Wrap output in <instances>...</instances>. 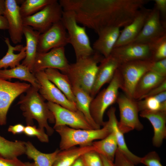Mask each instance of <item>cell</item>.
Masks as SVG:
<instances>
[{
	"label": "cell",
	"instance_id": "obj_1",
	"mask_svg": "<svg viewBox=\"0 0 166 166\" xmlns=\"http://www.w3.org/2000/svg\"><path fill=\"white\" fill-rule=\"evenodd\" d=\"M38 91L31 85L25 95H21L17 104L20 106L27 125H34L33 120H35L38 122V128L43 131H45V129L48 135L50 136L54 129L49 126L48 122L54 123V117Z\"/></svg>",
	"mask_w": 166,
	"mask_h": 166
},
{
	"label": "cell",
	"instance_id": "obj_2",
	"mask_svg": "<svg viewBox=\"0 0 166 166\" xmlns=\"http://www.w3.org/2000/svg\"><path fill=\"white\" fill-rule=\"evenodd\" d=\"M104 57L95 52L92 55L76 59L69 64L64 74L69 77L72 85H77L90 94L98 68V64Z\"/></svg>",
	"mask_w": 166,
	"mask_h": 166
},
{
	"label": "cell",
	"instance_id": "obj_3",
	"mask_svg": "<svg viewBox=\"0 0 166 166\" xmlns=\"http://www.w3.org/2000/svg\"><path fill=\"white\" fill-rule=\"evenodd\" d=\"M103 127L97 129H84L62 125L53 128L60 136L59 147L60 150H63L77 145H91L95 140L104 138L112 131L106 121Z\"/></svg>",
	"mask_w": 166,
	"mask_h": 166
},
{
	"label": "cell",
	"instance_id": "obj_4",
	"mask_svg": "<svg viewBox=\"0 0 166 166\" xmlns=\"http://www.w3.org/2000/svg\"><path fill=\"white\" fill-rule=\"evenodd\" d=\"M61 21L67 31L69 44L74 49L76 59L90 56L95 52L86 28L78 25L73 11L63 10Z\"/></svg>",
	"mask_w": 166,
	"mask_h": 166
},
{
	"label": "cell",
	"instance_id": "obj_5",
	"mask_svg": "<svg viewBox=\"0 0 166 166\" xmlns=\"http://www.w3.org/2000/svg\"><path fill=\"white\" fill-rule=\"evenodd\" d=\"M121 84V77L117 69L108 86L92 100L90 105L91 115L95 123L100 126H103L104 124L103 117L106 110L116 102Z\"/></svg>",
	"mask_w": 166,
	"mask_h": 166
},
{
	"label": "cell",
	"instance_id": "obj_6",
	"mask_svg": "<svg viewBox=\"0 0 166 166\" xmlns=\"http://www.w3.org/2000/svg\"><path fill=\"white\" fill-rule=\"evenodd\" d=\"M153 62L149 60H137L120 65L118 69L121 78V89L124 94L133 98L136 84L141 77L150 70Z\"/></svg>",
	"mask_w": 166,
	"mask_h": 166
},
{
	"label": "cell",
	"instance_id": "obj_7",
	"mask_svg": "<svg viewBox=\"0 0 166 166\" xmlns=\"http://www.w3.org/2000/svg\"><path fill=\"white\" fill-rule=\"evenodd\" d=\"M116 102L120 111L118 126L121 131L124 134L134 129L142 130L144 126L139 118L137 101L124 93L119 94Z\"/></svg>",
	"mask_w": 166,
	"mask_h": 166
},
{
	"label": "cell",
	"instance_id": "obj_8",
	"mask_svg": "<svg viewBox=\"0 0 166 166\" xmlns=\"http://www.w3.org/2000/svg\"><path fill=\"white\" fill-rule=\"evenodd\" d=\"M63 11L58 1L54 0L35 14L23 18L24 25L42 33L53 24L61 21Z\"/></svg>",
	"mask_w": 166,
	"mask_h": 166
},
{
	"label": "cell",
	"instance_id": "obj_9",
	"mask_svg": "<svg viewBox=\"0 0 166 166\" xmlns=\"http://www.w3.org/2000/svg\"><path fill=\"white\" fill-rule=\"evenodd\" d=\"M31 86L27 83L11 82L0 77V125L6 124L7 113L13 101Z\"/></svg>",
	"mask_w": 166,
	"mask_h": 166
},
{
	"label": "cell",
	"instance_id": "obj_10",
	"mask_svg": "<svg viewBox=\"0 0 166 166\" xmlns=\"http://www.w3.org/2000/svg\"><path fill=\"white\" fill-rule=\"evenodd\" d=\"M47 104L54 117L53 128L65 125L75 129H93L83 114L78 110H71L49 101Z\"/></svg>",
	"mask_w": 166,
	"mask_h": 166
},
{
	"label": "cell",
	"instance_id": "obj_11",
	"mask_svg": "<svg viewBox=\"0 0 166 166\" xmlns=\"http://www.w3.org/2000/svg\"><path fill=\"white\" fill-rule=\"evenodd\" d=\"M69 64L66 57L65 47L53 49L44 53L37 52L31 73L49 68L56 69L64 73Z\"/></svg>",
	"mask_w": 166,
	"mask_h": 166
},
{
	"label": "cell",
	"instance_id": "obj_12",
	"mask_svg": "<svg viewBox=\"0 0 166 166\" xmlns=\"http://www.w3.org/2000/svg\"><path fill=\"white\" fill-rule=\"evenodd\" d=\"M69 44L68 35L61 21L53 24L39 35L37 51L47 52L56 48L65 47Z\"/></svg>",
	"mask_w": 166,
	"mask_h": 166
},
{
	"label": "cell",
	"instance_id": "obj_13",
	"mask_svg": "<svg viewBox=\"0 0 166 166\" xmlns=\"http://www.w3.org/2000/svg\"><path fill=\"white\" fill-rule=\"evenodd\" d=\"M160 17L155 7L152 9L140 34L132 42L149 43L166 35V21Z\"/></svg>",
	"mask_w": 166,
	"mask_h": 166
},
{
	"label": "cell",
	"instance_id": "obj_14",
	"mask_svg": "<svg viewBox=\"0 0 166 166\" xmlns=\"http://www.w3.org/2000/svg\"><path fill=\"white\" fill-rule=\"evenodd\" d=\"M40 85L39 93L45 100L58 104L71 110H77L75 103L69 101L65 95L47 78L44 70L34 74Z\"/></svg>",
	"mask_w": 166,
	"mask_h": 166
},
{
	"label": "cell",
	"instance_id": "obj_15",
	"mask_svg": "<svg viewBox=\"0 0 166 166\" xmlns=\"http://www.w3.org/2000/svg\"><path fill=\"white\" fill-rule=\"evenodd\" d=\"M111 54L121 64L137 60L151 61L152 52L149 43L131 42L114 48Z\"/></svg>",
	"mask_w": 166,
	"mask_h": 166
},
{
	"label": "cell",
	"instance_id": "obj_16",
	"mask_svg": "<svg viewBox=\"0 0 166 166\" xmlns=\"http://www.w3.org/2000/svg\"><path fill=\"white\" fill-rule=\"evenodd\" d=\"M5 2L3 15L8 22V30L10 39L12 42L16 44L21 42L23 35V18L16 0H5Z\"/></svg>",
	"mask_w": 166,
	"mask_h": 166
},
{
	"label": "cell",
	"instance_id": "obj_17",
	"mask_svg": "<svg viewBox=\"0 0 166 166\" xmlns=\"http://www.w3.org/2000/svg\"><path fill=\"white\" fill-rule=\"evenodd\" d=\"M120 64L111 54L104 57L100 63L94 84L90 93L93 98L101 88L105 84L109 83Z\"/></svg>",
	"mask_w": 166,
	"mask_h": 166
},
{
	"label": "cell",
	"instance_id": "obj_18",
	"mask_svg": "<svg viewBox=\"0 0 166 166\" xmlns=\"http://www.w3.org/2000/svg\"><path fill=\"white\" fill-rule=\"evenodd\" d=\"M152 9L144 7L133 21L124 27L120 33L114 48L132 42L140 34Z\"/></svg>",
	"mask_w": 166,
	"mask_h": 166
},
{
	"label": "cell",
	"instance_id": "obj_19",
	"mask_svg": "<svg viewBox=\"0 0 166 166\" xmlns=\"http://www.w3.org/2000/svg\"><path fill=\"white\" fill-rule=\"evenodd\" d=\"M140 113V116L148 119L153 126V145L157 148L160 147L166 137V111L144 110Z\"/></svg>",
	"mask_w": 166,
	"mask_h": 166
},
{
	"label": "cell",
	"instance_id": "obj_20",
	"mask_svg": "<svg viewBox=\"0 0 166 166\" xmlns=\"http://www.w3.org/2000/svg\"><path fill=\"white\" fill-rule=\"evenodd\" d=\"M120 33V28L108 27L99 31L98 38L94 42L92 48L95 52L100 54L104 57L111 53Z\"/></svg>",
	"mask_w": 166,
	"mask_h": 166
},
{
	"label": "cell",
	"instance_id": "obj_21",
	"mask_svg": "<svg viewBox=\"0 0 166 166\" xmlns=\"http://www.w3.org/2000/svg\"><path fill=\"white\" fill-rule=\"evenodd\" d=\"M116 109L111 107L108 110L107 115L108 120L107 122L115 136L118 148L135 165L140 163L141 157L133 154L128 148L126 143L124 134L119 129L118 121L116 114Z\"/></svg>",
	"mask_w": 166,
	"mask_h": 166
},
{
	"label": "cell",
	"instance_id": "obj_22",
	"mask_svg": "<svg viewBox=\"0 0 166 166\" xmlns=\"http://www.w3.org/2000/svg\"><path fill=\"white\" fill-rule=\"evenodd\" d=\"M23 32L26 40V56L21 64L28 68L31 72L37 52L38 39L40 33L30 26L24 25Z\"/></svg>",
	"mask_w": 166,
	"mask_h": 166
},
{
	"label": "cell",
	"instance_id": "obj_23",
	"mask_svg": "<svg viewBox=\"0 0 166 166\" xmlns=\"http://www.w3.org/2000/svg\"><path fill=\"white\" fill-rule=\"evenodd\" d=\"M72 89L77 110L83 114L93 129L100 128L101 126L95 123L90 113V105L93 98L89 94L77 85H72Z\"/></svg>",
	"mask_w": 166,
	"mask_h": 166
},
{
	"label": "cell",
	"instance_id": "obj_24",
	"mask_svg": "<svg viewBox=\"0 0 166 166\" xmlns=\"http://www.w3.org/2000/svg\"><path fill=\"white\" fill-rule=\"evenodd\" d=\"M166 77L160 76L149 70L144 73L140 78L135 86L133 98L139 100L153 88L164 80Z\"/></svg>",
	"mask_w": 166,
	"mask_h": 166
},
{
	"label": "cell",
	"instance_id": "obj_25",
	"mask_svg": "<svg viewBox=\"0 0 166 166\" xmlns=\"http://www.w3.org/2000/svg\"><path fill=\"white\" fill-rule=\"evenodd\" d=\"M92 151H94V148L92 144L60 150L53 166H71L79 158Z\"/></svg>",
	"mask_w": 166,
	"mask_h": 166
},
{
	"label": "cell",
	"instance_id": "obj_26",
	"mask_svg": "<svg viewBox=\"0 0 166 166\" xmlns=\"http://www.w3.org/2000/svg\"><path fill=\"white\" fill-rule=\"evenodd\" d=\"M44 71L48 79L69 101L75 103V99L73 91L72 85L67 76L56 69L49 68Z\"/></svg>",
	"mask_w": 166,
	"mask_h": 166
},
{
	"label": "cell",
	"instance_id": "obj_27",
	"mask_svg": "<svg viewBox=\"0 0 166 166\" xmlns=\"http://www.w3.org/2000/svg\"><path fill=\"white\" fill-rule=\"evenodd\" d=\"M5 42L8 47L6 55L0 60V69L2 68L7 69L15 67L20 64V61L26 56V48L22 45H19L15 46H12L8 38H5Z\"/></svg>",
	"mask_w": 166,
	"mask_h": 166
},
{
	"label": "cell",
	"instance_id": "obj_28",
	"mask_svg": "<svg viewBox=\"0 0 166 166\" xmlns=\"http://www.w3.org/2000/svg\"><path fill=\"white\" fill-rule=\"evenodd\" d=\"M0 77L6 80L17 78L29 82L31 85L38 90L40 88L39 83L34 74L22 64L10 69H0Z\"/></svg>",
	"mask_w": 166,
	"mask_h": 166
},
{
	"label": "cell",
	"instance_id": "obj_29",
	"mask_svg": "<svg viewBox=\"0 0 166 166\" xmlns=\"http://www.w3.org/2000/svg\"><path fill=\"white\" fill-rule=\"evenodd\" d=\"M25 154L34 161L35 166H53L60 150L56 149L53 152L45 153L38 150L30 141L25 142Z\"/></svg>",
	"mask_w": 166,
	"mask_h": 166
},
{
	"label": "cell",
	"instance_id": "obj_30",
	"mask_svg": "<svg viewBox=\"0 0 166 166\" xmlns=\"http://www.w3.org/2000/svg\"><path fill=\"white\" fill-rule=\"evenodd\" d=\"M25 152V142L10 141L0 135V155L3 157L9 159L18 158Z\"/></svg>",
	"mask_w": 166,
	"mask_h": 166
},
{
	"label": "cell",
	"instance_id": "obj_31",
	"mask_svg": "<svg viewBox=\"0 0 166 166\" xmlns=\"http://www.w3.org/2000/svg\"><path fill=\"white\" fill-rule=\"evenodd\" d=\"M92 144L94 148V151L114 161L118 146L115 136L112 132L104 138L93 141Z\"/></svg>",
	"mask_w": 166,
	"mask_h": 166
},
{
	"label": "cell",
	"instance_id": "obj_32",
	"mask_svg": "<svg viewBox=\"0 0 166 166\" xmlns=\"http://www.w3.org/2000/svg\"><path fill=\"white\" fill-rule=\"evenodd\" d=\"M54 0H26L20 6V11L22 18L32 15L38 12Z\"/></svg>",
	"mask_w": 166,
	"mask_h": 166
},
{
	"label": "cell",
	"instance_id": "obj_33",
	"mask_svg": "<svg viewBox=\"0 0 166 166\" xmlns=\"http://www.w3.org/2000/svg\"><path fill=\"white\" fill-rule=\"evenodd\" d=\"M137 102L140 112L144 110L166 111V103H161L155 96L138 100Z\"/></svg>",
	"mask_w": 166,
	"mask_h": 166
},
{
	"label": "cell",
	"instance_id": "obj_34",
	"mask_svg": "<svg viewBox=\"0 0 166 166\" xmlns=\"http://www.w3.org/2000/svg\"><path fill=\"white\" fill-rule=\"evenodd\" d=\"M149 44L152 50L151 61L152 62L166 58V35Z\"/></svg>",
	"mask_w": 166,
	"mask_h": 166
},
{
	"label": "cell",
	"instance_id": "obj_35",
	"mask_svg": "<svg viewBox=\"0 0 166 166\" xmlns=\"http://www.w3.org/2000/svg\"><path fill=\"white\" fill-rule=\"evenodd\" d=\"M23 133L28 136H36L42 142L48 143L49 141L48 134L45 131L37 128L35 125H27L25 127Z\"/></svg>",
	"mask_w": 166,
	"mask_h": 166
},
{
	"label": "cell",
	"instance_id": "obj_36",
	"mask_svg": "<svg viewBox=\"0 0 166 166\" xmlns=\"http://www.w3.org/2000/svg\"><path fill=\"white\" fill-rule=\"evenodd\" d=\"M85 164L87 166H103L100 155L96 152H89L82 156Z\"/></svg>",
	"mask_w": 166,
	"mask_h": 166
},
{
	"label": "cell",
	"instance_id": "obj_37",
	"mask_svg": "<svg viewBox=\"0 0 166 166\" xmlns=\"http://www.w3.org/2000/svg\"><path fill=\"white\" fill-rule=\"evenodd\" d=\"M140 163L146 166H163L160 162V157L155 151L150 152L141 157Z\"/></svg>",
	"mask_w": 166,
	"mask_h": 166
},
{
	"label": "cell",
	"instance_id": "obj_38",
	"mask_svg": "<svg viewBox=\"0 0 166 166\" xmlns=\"http://www.w3.org/2000/svg\"><path fill=\"white\" fill-rule=\"evenodd\" d=\"M114 160V163L116 166H135V165L118 148L115 155Z\"/></svg>",
	"mask_w": 166,
	"mask_h": 166
},
{
	"label": "cell",
	"instance_id": "obj_39",
	"mask_svg": "<svg viewBox=\"0 0 166 166\" xmlns=\"http://www.w3.org/2000/svg\"><path fill=\"white\" fill-rule=\"evenodd\" d=\"M150 70L160 76L166 77V58L153 62Z\"/></svg>",
	"mask_w": 166,
	"mask_h": 166
},
{
	"label": "cell",
	"instance_id": "obj_40",
	"mask_svg": "<svg viewBox=\"0 0 166 166\" xmlns=\"http://www.w3.org/2000/svg\"><path fill=\"white\" fill-rule=\"evenodd\" d=\"M0 166H25V164L18 158L7 159L0 155Z\"/></svg>",
	"mask_w": 166,
	"mask_h": 166
},
{
	"label": "cell",
	"instance_id": "obj_41",
	"mask_svg": "<svg viewBox=\"0 0 166 166\" xmlns=\"http://www.w3.org/2000/svg\"><path fill=\"white\" fill-rule=\"evenodd\" d=\"M165 91H166V79L153 88L143 97L140 100L147 97L155 96Z\"/></svg>",
	"mask_w": 166,
	"mask_h": 166
},
{
	"label": "cell",
	"instance_id": "obj_42",
	"mask_svg": "<svg viewBox=\"0 0 166 166\" xmlns=\"http://www.w3.org/2000/svg\"><path fill=\"white\" fill-rule=\"evenodd\" d=\"M155 6L160 12V15L165 19L166 16V0H154Z\"/></svg>",
	"mask_w": 166,
	"mask_h": 166
},
{
	"label": "cell",
	"instance_id": "obj_43",
	"mask_svg": "<svg viewBox=\"0 0 166 166\" xmlns=\"http://www.w3.org/2000/svg\"><path fill=\"white\" fill-rule=\"evenodd\" d=\"M25 126L21 124H18L13 125H10L8 128V132L15 135L24 132Z\"/></svg>",
	"mask_w": 166,
	"mask_h": 166
},
{
	"label": "cell",
	"instance_id": "obj_44",
	"mask_svg": "<svg viewBox=\"0 0 166 166\" xmlns=\"http://www.w3.org/2000/svg\"><path fill=\"white\" fill-rule=\"evenodd\" d=\"M8 23L6 18L4 15H0V30H8Z\"/></svg>",
	"mask_w": 166,
	"mask_h": 166
},
{
	"label": "cell",
	"instance_id": "obj_45",
	"mask_svg": "<svg viewBox=\"0 0 166 166\" xmlns=\"http://www.w3.org/2000/svg\"><path fill=\"white\" fill-rule=\"evenodd\" d=\"M100 155L102 162L103 166H116L113 161L111 160L103 155Z\"/></svg>",
	"mask_w": 166,
	"mask_h": 166
},
{
	"label": "cell",
	"instance_id": "obj_46",
	"mask_svg": "<svg viewBox=\"0 0 166 166\" xmlns=\"http://www.w3.org/2000/svg\"><path fill=\"white\" fill-rule=\"evenodd\" d=\"M71 166H85L82 156L78 159Z\"/></svg>",
	"mask_w": 166,
	"mask_h": 166
},
{
	"label": "cell",
	"instance_id": "obj_47",
	"mask_svg": "<svg viewBox=\"0 0 166 166\" xmlns=\"http://www.w3.org/2000/svg\"><path fill=\"white\" fill-rule=\"evenodd\" d=\"M5 9V0H0V15H3Z\"/></svg>",
	"mask_w": 166,
	"mask_h": 166
},
{
	"label": "cell",
	"instance_id": "obj_48",
	"mask_svg": "<svg viewBox=\"0 0 166 166\" xmlns=\"http://www.w3.org/2000/svg\"><path fill=\"white\" fill-rule=\"evenodd\" d=\"M25 166H35L33 162H25Z\"/></svg>",
	"mask_w": 166,
	"mask_h": 166
},
{
	"label": "cell",
	"instance_id": "obj_49",
	"mask_svg": "<svg viewBox=\"0 0 166 166\" xmlns=\"http://www.w3.org/2000/svg\"><path fill=\"white\" fill-rule=\"evenodd\" d=\"M85 166H86V165H85Z\"/></svg>",
	"mask_w": 166,
	"mask_h": 166
}]
</instances>
